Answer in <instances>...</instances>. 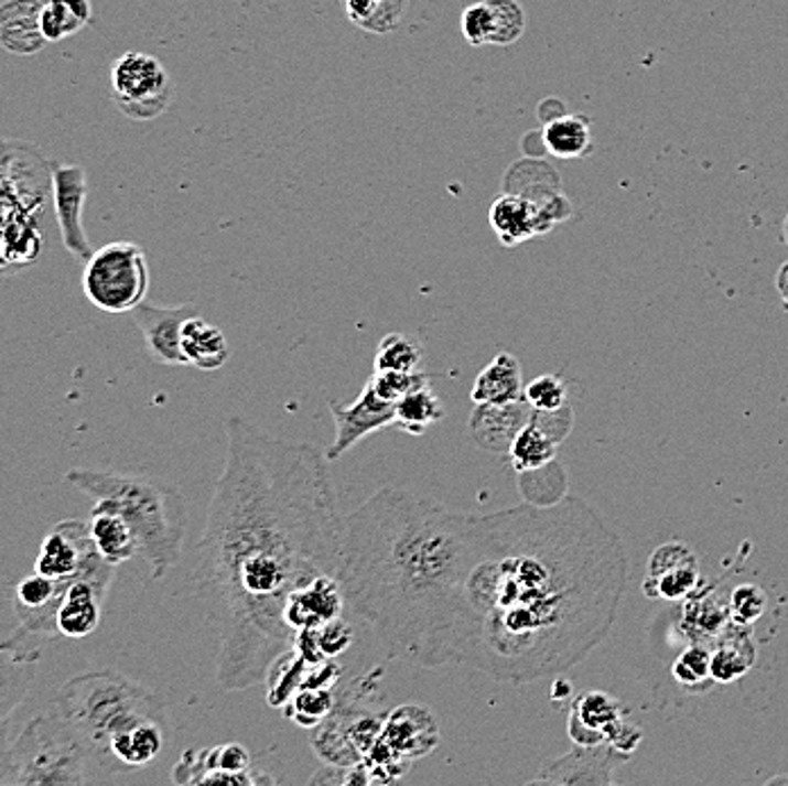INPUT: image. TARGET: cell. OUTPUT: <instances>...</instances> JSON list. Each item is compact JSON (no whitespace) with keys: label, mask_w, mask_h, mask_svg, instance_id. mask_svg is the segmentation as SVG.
<instances>
[{"label":"cell","mask_w":788,"mask_h":786,"mask_svg":"<svg viewBox=\"0 0 788 786\" xmlns=\"http://www.w3.org/2000/svg\"><path fill=\"white\" fill-rule=\"evenodd\" d=\"M116 564L107 562L98 551L87 560L62 599L57 612V631L66 639H85L100 626L102 605L114 583Z\"/></svg>","instance_id":"obj_10"},{"label":"cell","mask_w":788,"mask_h":786,"mask_svg":"<svg viewBox=\"0 0 788 786\" xmlns=\"http://www.w3.org/2000/svg\"><path fill=\"white\" fill-rule=\"evenodd\" d=\"M768 607V594L757 585H738L730 596V616L738 626H753Z\"/></svg>","instance_id":"obj_41"},{"label":"cell","mask_w":788,"mask_h":786,"mask_svg":"<svg viewBox=\"0 0 788 786\" xmlns=\"http://www.w3.org/2000/svg\"><path fill=\"white\" fill-rule=\"evenodd\" d=\"M94 17L91 0H44L41 28L48 44L77 34Z\"/></svg>","instance_id":"obj_31"},{"label":"cell","mask_w":788,"mask_h":786,"mask_svg":"<svg viewBox=\"0 0 788 786\" xmlns=\"http://www.w3.org/2000/svg\"><path fill=\"white\" fill-rule=\"evenodd\" d=\"M410 760L401 757L395 749H390L388 743L379 736L375 746L369 749V753L363 757V766L371 779V784H390L403 777L410 768Z\"/></svg>","instance_id":"obj_38"},{"label":"cell","mask_w":788,"mask_h":786,"mask_svg":"<svg viewBox=\"0 0 788 786\" xmlns=\"http://www.w3.org/2000/svg\"><path fill=\"white\" fill-rule=\"evenodd\" d=\"M331 416L336 422V438L326 446V461L334 463L343 459L349 449H354L367 435L381 429L395 427L397 420V403L384 399L371 384L367 381L352 403L328 401Z\"/></svg>","instance_id":"obj_11"},{"label":"cell","mask_w":788,"mask_h":786,"mask_svg":"<svg viewBox=\"0 0 788 786\" xmlns=\"http://www.w3.org/2000/svg\"><path fill=\"white\" fill-rule=\"evenodd\" d=\"M757 661V644L751 626L730 624L712 648V678L716 685H732L748 674Z\"/></svg>","instance_id":"obj_25"},{"label":"cell","mask_w":788,"mask_h":786,"mask_svg":"<svg viewBox=\"0 0 788 786\" xmlns=\"http://www.w3.org/2000/svg\"><path fill=\"white\" fill-rule=\"evenodd\" d=\"M494 14L492 46H510L526 32V10L519 0H487Z\"/></svg>","instance_id":"obj_39"},{"label":"cell","mask_w":788,"mask_h":786,"mask_svg":"<svg viewBox=\"0 0 788 786\" xmlns=\"http://www.w3.org/2000/svg\"><path fill=\"white\" fill-rule=\"evenodd\" d=\"M89 532H91V540L96 545V551L107 562H111L116 567L132 560L139 553V540H137L132 526L114 508L94 504L91 519H89Z\"/></svg>","instance_id":"obj_24"},{"label":"cell","mask_w":788,"mask_h":786,"mask_svg":"<svg viewBox=\"0 0 788 786\" xmlns=\"http://www.w3.org/2000/svg\"><path fill=\"white\" fill-rule=\"evenodd\" d=\"M354 642V633L352 626L343 618H334V622L324 624L322 628H317V644L324 653V657L328 659H338Z\"/></svg>","instance_id":"obj_44"},{"label":"cell","mask_w":788,"mask_h":786,"mask_svg":"<svg viewBox=\"0 0 788 786\" xmlns=\"http://www.w3.org/2000/svg\"><path fill=\"white\" fill-rule=\"evenodd\" d=\"M371 388H375L384 399L397 403L412 390H420L424 386H431V375L427 372H395V369H375V375L369 377Z\"/></svg>","instance_id":"obj_40"},{"label":"cell","mask_w":788,"mask_h":786,"mask_svg":"<svg viewBox=\"0 0 788 786\" xmlns=\"http://www.w3.org/2000/svg\"><path fill=\"white\" fill-rule=\"evenodd\" d=\"M526 401L532 410H558L566 399V384L558 375H542L526 386Z\"/></svg>","instance_id":"obj_42"},{"label":"cell","mask_w":788,"mask_h":786,"mask_svg":"<svg viewBox=\"0 0 788 786\" xmlns=\"http://www.w3.org/2000/svg\"><path fill=\"white\" fill-rule=\"evenodd\" d=\"M68 483L94 504L114 508L132 526L139 556L150 564L154 581H163L182 556L186 530V504L180 489L148 476L71 470Z\"/></svg>","instance_id":"obj_4"},{"label":"cell","mask_w":788,"mask_h":786,"mask_svg":"<svg viewBox=\"0 0 788 786\" xmlns=\"http://www.w3.org/2000/svg\"><path fill=\"white\" fill-rule=\"evenodd\" d=\"M732 616L730 605H723L716 594L695 592L684 599L682 607V631L689 635L691 642L710 644L719 642L721 635L730 628Z\"/></svg>","instance_id":"obj_26"},{"label":"cell","mask_w":788,"mask_h":786,"mask_svg":"<svg viewBox=\"0 0 788 786\" xmlns=\"http://www.w3.org/2000/svg\"><path fill=\"white\" fill-rule=\"evenodd\" d=\"M252 771V755L242 743L186 751L173 768L175 784H204L214 773H247Z\"/></svg>","instance_id":"obj_22"},{"label":"cell","mask_w":788,"mask_h":786,"mask_svg":"<svg viewBox=\"0 0 788 786\" xmlns=\"http://www.w3.org/2000/svg\"><path fill=\"white\" fill-rule=\"evenodd\" d=\"M573 696V685L566 680V678H562V676H558L555 680H553V687H551V698L555 700V702H564V700H569Z\"/></svg>","instance_id":"obj_51"},{"label":"cell","mask_w":788,"mask_h":786,"mask_svg":"<svg viewBox=\"0 0 788 786\" xmlns=\"http://www.w3.org/2000/svg\"><path fill=\"white\" fill-rule=\"evenodd\" d=\"M469 397L474 403H512L526 399L519 360L508 352L496 354L478 372Z\"/></svg>","instance_id":"obj_23"},{"label":"cell","mask_w":788,"mask_h":786,"mask_svg":"<svg viewBox=\"0 0 788 786\" xmlns=\"http://www.w3.org/2000/svg\"><path fill=\"white\" fill-rule=\"evenodd\" d=\"M347 599L338 575H317L315 581L302 585L288 599L285 624L293 633L306 628H322L324 624L341 618Z\"/></svg>","instance_id":"obj_18"},{"label":"cell","mask_w":788,"mask_h":786,"mask_svg":"<svg viewBox=\"0 0 788 786\" xmlns=\"http://www.w3.org/2000/svg\"><path fill=\"white\" fill-rule=\"evenodd\" d=\"M388 712L381 708L379 678L358 676L336 696L331 714L313 730L311 746L324 764L354 766L375 746Z\"/></svg>","instance_id":"obj_7"},{"label":"cell","mask_w":788,"mask_h":786,"mask_svg":"<svg viewBox=\"0 0 788 786\" xmlns=\"http://www.w3.org/2000/svg\"><path fill=\"white\" fill-rule=\"evenodd\" d=\"M626 588L624 545L577 496L481 515L455 665L512 685L564 676L612 633Z\"/></svg>","instance_id":"obj_2"},{"label":"cell","mask_w":788,"mask_h":786,"mask_svg":"<svg viewBox=\"0 0 788 786\" xmlns=\"http://www.w3.org/2000/svg\"><path fill=\"white\" fill-rule=\"evenodd\" d=\"M700 583L702 573L693 549L676 540L650 553L641 588L648 599L684 601L700 590Z\"/></svg>","instance_id":"obj_13"},{"label":"cell","mask_w":788,"mask_h":786,"mask_svg":"<svg viewBox=\"0 0 788 786\" xmlns=\"http://www.w3.org/2000/svg\"><path fill=\"white\" fill-rule=\"evenodd\" d=\"M3 786L89 784L105 779L89 743L57 710L39 712L28 721L0 762Z\"/></svg>","instance_id":"obj_6"},{"label":"cell","mask_w":788,"mask_h":786,"mask_svg":"<svg viewBox=\"0 0 788 786\" xmlns=\"http://www.w3.org/2000/svg\"><path fill=\"white\" fill-rule=\"evenodd\" d=\"M343 6H345V14L347 19L358 25V28H367L369 21L377 17L379 12V6H381V0H343Z\"/></svg>","instance_id":"obj_50"},{"label":"cell","mask_w":788,"mask_h":786,"mask_svg":"<svg viewBox=\"0 0 788 786\" xmlns=\"http://www.w3.org/2000/svg\"><path fill=\"white\" fill-rule=\"evenodd\" d=\"M532 420L542 427L558 444H562L569 433L573 431V424H575V410L573 406L566 401L562 408L558 410H532Z\"/></svg>","instance_id":"obj_45"},{"label":"cell","mask_w":788,"mask_h":786,"mask_svg":"<svg viewBox=\"0 0 788 786\" xmlns=\"http://www.w3.org/2000/svg\"><path fill=\"white\" fill-rule=\"evenodd\" d=\"M544 148L560 159H577L587 157L594 148L592 139V120L587 116H555L547 122L542 132Z\"/></svg>","instance_id":"obj_28"},{"label":"cell","mask_w":788,"mask_h":786,"mask_svg":"<svg viewBox=\"0 0 788 786\" xmlns=\"http://www.w3.org/2000/svg\"><path fill=\"white\" fill-rule=\"evenodd\" d=\"M671 676L687 691H704L716 685L712 678V650L708 644L693 642L687 646L673 661Z\"/></svg>","instance_id":"obj_34"},{"label":"cell","mask_w":788,"mask_h":786,"mask_svg":"<svg viewBox=\"0 0 788 786\" xmlns=\"http://www.w3.org/2000/svg\"><path fill=\"white\" fill-rule=\"evenodd\" d=\"M193 315H199V311L193 304L154 306L143 302L132 311V317L141 329L150 354L159 363L171 367L188 365V358L182 352V329L184 322Z\"/></svg>","instance_id":"obj_16"},{"label":"cell","mask_w":788,"mask_h":786,"mask_svg":"<svg viewBox=\"0 0 788 786\" xmlns=\"http://www.w3.org/2000/svg\"><path fill=\"white\" fill-rule=\"evenodd\" d=\"M558 446L560 444L530 418V422L515 438L508 451V461L517 474L532 472L553 463L558 459Z\"/></svg>","instance_id":"obj_29"},{"label":"cell","mask_w":788,"mask_h":786,"mask_svg":"<svg viewBox=\"0 0 788 786\" xmlns=\"http://www.w3.org/2000/svg\"><path fill=\"white\" fill-rule=\"evenodd\" d=\"M118 109L132 120H152L171 105L173 85L163 64L148 53L120 55L109 73Z\"/></svg>","instance_id":"obj_9"},{"label":"cell","mask_w":788,"mask_h":786,"mask_svg":"<svg viewBox=\"0 0 788 786\" xmlns=\"http://www.w3.org/2000/svg\"><path fill=\"white\" fill-rule=\"evenodd\" d=\"M442 418H444V406L440 397L431 390V386H424L397 401L395 427H399L410 435H422L429 427L438 424Z\"/></svg>","instance_id":"obj_33"},{"label":"cell","mask_w":788,"mask_h":786,"mask_svg":"<svg viewBox=\"0 0 788 786\" xmlns=\"http://www.w3.org/2000/svg\"><path fill=\"white\" fill-rule=\"evenodd\" d=\"M334 706H336L334 689L302 687L293 698H290V702L283 708V714L288 719H293L304 730H315L331 714Z\"/></svg>","instance_id":"obj_35"},{"label":"cell","mask_w":788,"mask_h":786,"mask_svg":"<svg viewBox=\"0 0 788 786\" xmlns=\"http://www.w3.org/2000/svg\"><path fill=\"white\" fill-rule=\"evenodd\" d=\"M87 173L82 165L53 163V209L60 236L66 250L79 261L91 259V245L85 232V204H87Z\"/></svg>","instance_id":"obj_12"},{"label":"cell","mask_w":788,"mask_h":786,"mask_svg":"<svg viewBox=\"0 0 788 786\" xmlns=\"http://www.w3.org/2000/svg\"><path fill=\"white\" fill-rule=\"evenodd\" d=\"M343 678V667L338 665L336 659H324L322 665H315L309 669L304 685L302 687H311V689H334Z\"/></svg>","instance_id":"obj_48"},{"label":"cell","mask_w":788,"mask_h":786,"mask_svg":"<svg viewBox=\"0 0 788 786\" xmlns=\"http://www.w3.org/2000/svg\"><path fill=\"white\" fill-rule=\"evenodd\" d=\"M566 732L569 739L573 741V746H603L605 743V734L592 725H587L583 719H577L573 712H569L566 717Z\"/></svg>","instance_id":"obj_49"},{"label":"cell","mask_w":788,"mask_h":786,"mask_svg":"<svg viewBox=\"0 0 788 786\" xmlns=\"http://www.w3.org/2000/svg\"><path fill=\"white\" fill-rule=\"evenodd\" d=\"M461 30L472 46H487L494 36V14L487 0L467 6L461 17Z\"/></svg>","instance_id":"obj_43"},{"label":"cell","mask_w":788,"mask_h":786,"mask_svg":"<svg viewBox=\"0 0 788 786\" xmlns=\"http://www.w3.org/2000/svg\"><path fill=\"white\" fill-rule=\"evenodd\" d=\"M44 0H8L0 10V44L14 55H36L48 44L41 28Z\"/></svg>","instance_id":"obj_21"},{"label":"cell","mask_w":788,"mask_h":786,"mask_svg":"<svg viewBox=\"0 0 788 786\" xmlns=\"http://www.w3.org/2000/svg\"><path fill=\"white\" fill-rule=\"evenodd\" d=\"M53 708L85 736L105 773L109 743L120 732L152 719L169 721L163 700L154 691L116 671L71 678L57 691Z\"/></svg>","instance_id":"obj_5"},{"label":"cell","mask_w":788,"mask_h":786,"mask_svg":"<svg viewBox=\"0 0 788 786\" xmlns=\"http://www.w3.org/2000/svg\"><path fill=\"white\" fill-rule=\"evenodd\" d=\"M227 456L197 542L193 588L218 631L216 680L225 691L266 682L293 648L290 594L343 567L345 517L326 453L227 418Z\"/></svg>","instance_id":"obj_1"},{"label":"cell","mask_w":788,"mask_h":786,"mask_svg":"<svg viewBox=\"0 0 788 786\" xmlns=\"http://www.w3.org/2000/svg\"><path fill=\"white\" fill-rule=\"evenodd\" d=\"M96 553L89 524L79 519H64L55 524L41 542L34 560V571L55 581H68L85 569L87 560Z\"/></svg>","instance_id":"obj_15"},{"label":"cell","mask_w":788,"mask_h":786,"mask_svg":"<svg viewBox=\"0 0 788 786\" xmlns=\"http://www.w3.org/2000/svg\"><path fill=\"white\" fill-rule=\"evenodd\" d=\"M633 755L620 753L607 743L603 746H575L571 753L547 764L528 784H562V786H609L612 771L628 764Z\"/></svg>","instance_id":"obj_14"},{"label":"cell","mask_w":788,"mask_h":786,"mask_svg":"<svg viewBox=\"0 0 788 786\" xmlns=\"http://www.w3.org/2000/svg\"><path fill=\"white\" fill-rule=\"evenodd\" d=\"M784 238H786V243H788V218H786V225H784Z\"/></svg>","instance_id":"obj_53"},{"label":"cell","mask_w":788,"mask_h":786,"mask_svg":"<svg viewBox=\"0 0 788 786\" xmlns=\"http://www.w3.org/2000/svg\"><path fill=\"white\" fill-rule=\"evenodd\" d=\"M775 286H777V293H779V298H781V302H784V309L788 311V261L779 268L777 279H775Z\"/></svg>","instance_id":"obj_52"},{"label":"cell","mask_w":788,"mask_h":786,"mask_svg":"<svg viewBox=\"0 0 788 786\" xmlns=\"http://www.w3.org/2000/svg\"><path fill=\"white\" fill-rule=\"evenodd\" d=\"M547 202H532L517 193H504L499 200H494L489 225L496 238L506 247H515L532 236L551 232L558 225V218Z\"/></svg>","instance_id":"obj_17"},{"label":"cell","mask_w":788,"mask_h":786,"mask_svg":"<svg viewBox=\"0 0 788 786\" xmlns=\"http://www.w3.org/2000/svg\"><path fill=\"white\" fill-rule=\"evenodd\" d=\"M381 739L401 757L414 762L440 746V725L424 706H399L388 712Z\"/></svg>","instance_id":"obj_19"},{"label":"cell","mask_w":788,"mask_h":786,"mask_svg":"<svg viewBox=\"0 0 788 786\" xmlns=\"http://www.w3.org/2000/svg\"><path fill=\"white\" fill-rule=\"evenodd\" d=\"M424 358V349L418 341H412L406 334H388L375 356V369H395V372H414L420 369Z\"/></svg>","instance_id":"obj_37"},{"label":"cell","mask_w":788,"mask_h":786,"mask_svg":"<svg viewBox=\"0 0 788 786\" xmlns=\"http://www.w3.org/2000/svg\"><path fill=\"white\" fill-rule=\"evenodd\" d=\"M519 476V492L526 504L532 506H555L569 496V481L562 463L555 459L553 463L517 474Z\"/></svg>","instance_id":"obj_32"},{"label":"cell","mask_w":788,"mask_h":786,"mask_svg":"<svg viewBox=\"0 0 788 786\" xmlns=\"http://www.w3.org/2000/svg\"><path fill=\"white\" fill-rule=\"evenodd\" d=\"M569 712H573L577 719H583L587 725L601 730L605 734V730L609 725H614L618 719H624V710H620L618 698L609 696L607 691H583L577 693L571 702Z\"/></svg>","instance_id":"obj_36"},{"label":"cell","mask_w":788,"mask_h":786,"mask_svg":"<svg viewBox=\"0 0 788 786\" xmlns=\"http://www.w3.org/2000/svg\"><path fill=\"white\" fill-rule=\"evenodd\" d=\"M309 669H311V665L295 648L281 653L272 661V667L266 676L268 706L274 710H283L290 702V698H293L302 689Z\"/></svg>","instance_id":"obj_30"},{"label":"cell","mask_w":788,"mask_h":786,"mask_svg":"<svg viewBox=\"0 0 788 786\" xmlns=\"http://www.w3.org/2000/svg\"><path fill=\"white\" fill-rule=\"evenodd\" d=\"M478 547L481 515L384 487L345 517L347 607L381 637L388 657L422 669L455 665Z\"/></svg>","instance_id":"obj_3"},{"label":"cell","mask_w":788,"mask_h":786,"mask_svg":"<svg viewBox=\"0 0 788 786\" xmlns=\"http://www.w3.org/2000/svg\"><path fill=\"white\" fill-rule=\"evenodd\" d=\"M87 300L102 313L122 315L143 304L150 270L141 245L132 240L109 243L91 255L82 274Z\"/></svg>","instance_id":"obj_8"},{"label":"cell","mask_w":788,"mask_h":786,"mask_svg":"<svg viewBox=\"0 0 788 786\" xmlns=\"http://www.w3.org/2000/svg\"><path fill=\"white\" fill-rule=\"evenodd\" d=\"M532 408L526 399L512 403H474L469 416V435L483 451L506 453L530 422Z\"/></svg>","instance_id":"obj_20"},{"label":"cell","mask_w":788,"mask_h":786,"mask_svg":"<svg viewBox=\"0 0 788 786\" xmlns=\"http://www.w3.org/2000/svg\"><path fill=\"white\" fill-rule=\"evenodd\" d=\"M641 741H644V730L639 725L630 723L626 717L618 719L614 725H609L605 730V743L620 753L633 755L639 749Z\"/></svg>","instance_id":"obj_46"},{"label":"cell","mask_w":788,"mask_h":786,"mask_svg":"<svg viewBox=\"0 0 788 786\" xmlns=\"http://www.w3.org/2000/svg\"><path fill=\"white\" fill-rule=\"evenodd\" d=\"M408 10V0H381L377 17L369 21V25L365 28V32H375V34H386L390 30H395L403 14Z\"/></svg>","instance_id":"obj_47"},{"label":"cell","mask_w":788,"mask_h":786,"mask_svg":"<svg viewBox=\"0 0 788 786\" xmlns=\"http://www.w3.org/2000/svg\"><path fill=\"white\" fill-rule=\"evenodd\" d=\"M182 352L188 358V365L202 372H216L229 360L225 334L199 315H193L184 322Z\"/></svg>","instance_id":"obj_27"}]
</instances>
